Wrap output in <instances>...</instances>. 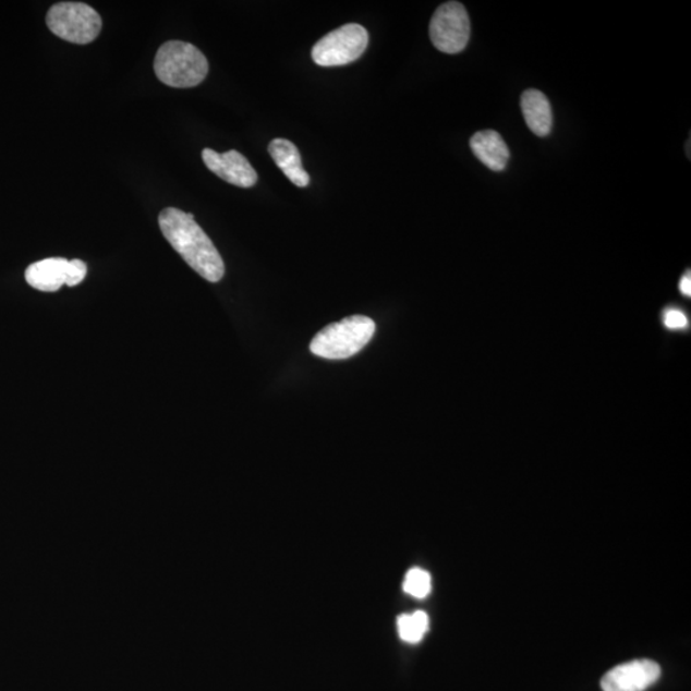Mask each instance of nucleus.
<instances>
[{"label":"nucleus","mask_w":691,"mask_h":691,"mask_svg":"<svg viewBox=\"0 0 691 691\" xmlns=\"http://www.w3.org/2000/svg\"><path fill=\"white\" fill-rule=\"evenodd\" d=\"M399 634L403 642L415 644L422 641L429 629L428 615L416 611L410 615H401L397 620Z\"/></svg>","instance_id":"nucleus-13"},{"label":"nucleus","mask_w":691,"mask_h":691,"mask_svg":"<svg viewBox=\"0 0 691 691\" xmlns=\"http://www.w3.org/2000/svg\"><path fill=\"white\" fill-rule=\"evenodd\" d=\"M203 160L213 173L231 185L253 187L257 182V173L248 160L237 150L219 154L211 149L203 150Z\"/></svg>","instance_id":"nucleus-8"},{"label":"nucleus","mask_w":691,"mask_h":691,"mask_svg":"<svg viewBox=\"0 0 691 691\" xmlns=\"http://www.w3.org/2000/svg\"><path fill=\"white\" fill-rule=\"evenodd\" d=\"M268 150L275 163L293 185L306 187L311 183V175L307 174L303 163H301L300 151L295 144L286 138H275L269 144Z\"/></svg>","instance_id":"nucleus-11"},{"label":"nucleus","mask_w":691,"mask_h":691,"mask_svg":"<svg viewBox=\"0 0 691 691\" xmlns=\"http://www.w3.org/2000/svg\"><path fill=\"white\" fill-rule=\"evenodd\" d=\"M161 233L197 275L211 283L225 277V263L208 234L196 223L194 215L175 208L161 210Z\"/></svg>","instance_id":"nucleus-1"},{"label":"nucleus","mask_w":691,"mask_h":691,"mask_svg":"<svg viewBox=\"0 0 691 691\" xmlns=\"http://www.w3.org/2000/svg\"><path fill=\"white\" fill-rule=\"evenodd\" d=\"M369 44V34L359 24H348L323 36L312 50L314 63L320 68H338L359 60Z\"/></svg>","instance_id":"nucleus-5"},{"label":"nucleus","mask_w":691,"mask_h":691,"mask_svg":"<svg viewBox=\"0 0 691 691\" xmlns=\"http://www.w3.org/2000/svg\"><path fill=\"white\" fill-rule=\"evenodd\" d=\"M72 263L63 257H49L32 264L25 271L26 282L35 290L56 292L70 282Z\"/></svg>","instance_id":"nucleus-9"},{"label":"nucleus","mask_w":691,"mask_h":691,"mask_svg":"<svg viewBox=\"0 0 691 691\" xmlns=\"http://www.w3.org/2000/svg\"><path fill=\"white\" fill-rule=\"evenodd\" d=\"M403 590L415 598H425L432 590V579L428 572L423 569H411L407 573Z\"/></svg>","instance_id":"nucleus-14"},{"label":"nucleus","mask_w":691,"mask_h":691,"mask_svg":"<svg viewBox=\"0 0 691 691\" xmlns=\"http://www.w3.org/2000/svg\"><path fill=\"white\" fill-rule=\"evenodd\" d=\"M470 19L465 7L459 2H447L433 14L429 34L432 43L439 51L458 54L464 50L470 39Z\"/></svg>","instance_id":"nucleus-6"},{"label":"nucleus","mask_w":691,"mask_h":691,"mask_svg":"<svg viewBox=\"0 0 691 691\" xmlns=\"http://www.w3.org/2000/svg\"><path fill=\"white\" fill-rule=\"evenodd\" d=\"M680 290L683 293V295H686V296H690L691 295V278H690V274L683 276V278L681 279Z\"/></svg>","instance_id":"nucleus-16"},{"label":"nucleus","mask_w":691,"mask_h":691,"mask_svg":"<svg viewBox=\"0 0 691 691\" xmlns=\"http://www.w3.org/2000/svg\"><path fill=\"white\" fill-rule=\"evenodd\" d=\"M47 25L58 38L85 46L98 38L102 21L100 14L90 5L61 2L48 11Z\"/></svg>","instance_id":"nucleus-4"},{"label":"nucleus","mask_w":691,"mask_h":691,"mask_svg":"<svg viewBox=\"0 0 691 691\" xmlns=\"http://www.w3.org/2000/svg\"><path fill=\"white\" fill-rule=\"evenodd\" d=\"M470 148H472L475 157L492 171H504L507 163H509V146L506 145L502 136L494 130L476 132L470 138Z\"/></svg>","instance_id":"nucleus-10"},{"label":"nucleus","mask_w":691,"mask_h":691,"mask_svg":"<svg viewBox=\"0 0 691 691\" xmlns=\"http://www.w3.org/2000/svg\"><path fill=\"white\" fill-rule=\"evenodd\" d=\"M376 334V323L363 315L350 316L322 329L311 343L314 355L329 360L349 359L362 351Z\"/></svg>","instance_id":"nucleus-3"},{"label":"nucleus","mask_w":691,"mask_h":691,"mask_svg":"<svg viewBox=\"0 0 691 691\" xmlns=\"http://www.w3.org/2000/svg\"><path fill=\"white\" fill-rule=\"evenodd\" d=\"M664 322L665 326L670 329H683L689 325L687 314H683L679 308H668Z\"/></svg>","instance_id":"nucleus-15"},{"label":"nucleus","mask_w":691,"mask_h":691,"mask_svg":"<svg viewBox=\"0 0 691 691\" xmlns=\"http://www.w3.org/2000/svg\"><path fill=\"white\" fill-rule=\"evenodd\" d=\"M521 110H523L524 119L528 128L533 134L540 137H546L553 130L554 116L553 107L546 95L540 90H526L521 97Z\"/></svg>","instance_id":"nucleus-12"},{"label":"nucleus","mask_w":691,"mask_h":691,"mask_svg":"<svg viewBox=\"0 0 691 691\" xmlns=\"http://www.w3.org/2000/svg\"><path fill=\"white\" fill-rule=\"evenodd\" d=\"M154 71L165 85L187 89L203 83L208 75L209 63L193 44L172 40L158 49Z\"/></svg>","instance_id":"nucleus-2"},{"label":"nucleus","mask_w":691,"mask_h":691,"mask_svg":"<svg viewBox=\"0 0 691 691\" xmlns=\"http://www.w3.org/2000/svg\"><path fill=\"white\" fill-rule=\"evenodd\" d=\"M660 667L651 659L627 662L608 671L601 681L603 691H645L657 682Z\"/></svg>","instance_id":"nucleus-7"}]
</instances>
